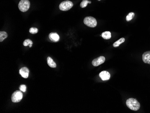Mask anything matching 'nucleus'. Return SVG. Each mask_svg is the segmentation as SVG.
Segmentation results:
<instances>
[{"label": "nucleus", "mask_w": 150, "mask_h": 113, "mask_svg": "<svg viewBox=\"0 0 150 113\" xmlns=\"http://www.w3.org/2000/svg\"><path fill=\"white\" fill-rule=\"evenodd\" d=\"M128 107L132 110L137 111L140 108V104L139 102L134 98H129L126 102Z\"/></svg>", "instance_id": "nucleus-1"}, {"label": "nucleus", "mask_w": 150, "mask_h": 113, "mask_svg": "<svg viewBox=\"0 0 150 113\" xmlns=\"http://www.w3.org/2000/svg\"><path fill=\"white\" fill-rule=\"evenodd\" d=\"M84 23L87 26L91 28H94L97 24L96 19L91 16L86 17L84 19Z\"/></svg>", "instance_id": "nucleus-2"}, {"label": "nucleus", "mask_w": 150, "mask_h": 113, "mask_svg": "<svg viewBox=\"0 0 150 113\" xmlns=\"http://www.w3.org/2000/svg\"><path fill=\"white\" fill-rule=\"evenodd\" d=\"M30 6V2L28 0H21L19 2V9L21 11L23 12L27 11Z\"/></svg>", "instance_id": "nucleus-3"}, {"label": "nucleus", "mask_w": 150, "mask_h": 113, "mask_svg": "<svg viewBox=\"0 0 150 113\" xmlns=\"http://www.w3.org/2000/svg\"><path fill=\"white\" fill-rule=\"evenodd\" d=\"M73 3L69 0H65L62 2L59 6V8L62 11H68L73 7Z\"/></svg>", "instance_id": "nucleus-4"}, {"label": "nucleus", "mask_w": 150, "mask_h": 113, "mask_svg": "<svg viewBox=\"0 0 150 113\" xmlns=\"http://www.w3.org/2000/svg\"><path fill=\"white\" fill-rule=\"evenodd\" d=\"M23 97L22 92L20 90H16L12 95V102L14 103L19 102L21 101Z\"/></svg>", "instance_id": "nucleus-5"}, {"label": "nucleus", "mask_w": 150, "mask_h": 113, "mask_svg": "<svg viewBox=\"0 0 150 113\" xmlns=\"http://www.w3.org/2000/svg\"><path fill=\"white\" fill-rule=\"evenodd\" d=\"M105 57L103 56H101L97 58L94 59V60L92 61V64L94 66L96 67L103 64L105 62Z\"/></svg>", "instance_id": "nucleus-6"}, {"label": "nucleus", "mask_w": 150, "mask_h": 113, "mask_svg": "<svg viewBox=\"0 0 150 113\" xmlns=\"http://www.w3.org/2000/svg\"><path fill=\"white\" fill-rule=\"evenodd\" d=\"M99 77L103 81L108 80L111 77V75L109 72L106 71H103L100 73Z\"/></svg>", "instance_id": "nucleus-7"}, {"label": "nucleus", "mask_w": 150, "mask_h": 113, "mask_svg": "<svg viewBox=\"0 0 150 113\" xmlns=\"http://www.w3.org/2000/svg\"><path fill=\"white\" fill-rule=\"evenodd\" d=\"M29 70L26 67H23L19 70V74L24 79L28 78L29 75Z\"/></svg>", "instance_id": "nucleus-8"}, {"label": "nucleus", "mask_w": 150, "mask_h": 113, "mask_svg": "<svg viewBox=\"0 0 150 113\" xmlns=\"http://www.w3.org/2000/svg\"><path fill=\"white\" fill-rule=\"evenodd\" d=\"M143 60L145 63L150 64V51H147L143 54Z\"/></svg>", "instance_id": "nucleus-9"}, {"label": "nucleus", "mask_w": 150, "mask_h": 113, "mask_svg": "<svg viewBox=\"0 0 150 113\" xmlns=\"http://www.w3.org/2000/svg\"><path fill=\"white\" fill-rule=\"evenodd\" d=\"M49 38L51 41L54 42H58L59 40V36L57 33H51L49 35Z\"/></svg>", "instance_id": "nucleus-10"}, {"label": "nucleus", "mask_w": 150, "mask_h": 113, "mask_svg": "<svg viewBox=\"0 0 150 113\" xmlns=\"http://www.w3.org/2000/svg\"><path fill=\"white\" fill-rule=\"evenodd\" d=\"M47 64H48L49 67L51 68H56V63L53 61L52 58H51L50 57H48L47 58Z\"/></svg>", "instance_id": "nucleus-11"}, {"label": "nucleus", "mask_w": 150, "mask_h": 113, "mask_svg": "<svg viewBox=\"0 0 150 113\" xmlns=\"http://www.w3.org/2000/svg\"><path fill=\"white\" fill-rule=\"evenodd\" d=\"M101 36L103 39L106 40H108L111 38V33L109 31H106L102 33Z\"/></svg>", "instance_id": "nucleus-12"}, {"label": "nucleus", "mask_w": 150, "mask_h": 113, "mask_svg": "<svg viewBox=\"0 0 150 113\" xmlns=\"http://www.w3.org/2000/svg\"><path fill=\"white\" fill-rule=\"evenodd\" d=\"M125 41V39L124 38H121L119 40H117L116 42H114L113 44V46L114 47H118L119 45H120L121 44L123 43Z\"/></svg>", "instance_id": "nucleus-13"}, {"label": "nucleus", "mask_w": 150, "mask_h": 113, "mask_svg": "<svg viewBox=\"0 0 150 113\" xmlns=\"http://www.w3.org/2000/svg\"><path fill=\"white\" fill-rule=\"evenodd\" d=\"M8 35L5 32H0V42H2L4 39L7 38Z\"/></svg>", "instance_id": "nucleus-14"}, {"label": "nucleus", "mask_w": 150, "mask_h": 113, "mask_svg": "<svg viewBox=\"0 0 150 113\" xmlns=\"http://www.w3.org/2000/svg\"><path fill=\"white\" fill-rule=\"evenodd\" d=\"M32 42L30 39H26L25 40L23 43V45L25 46H27L29 45L30 47H31L32 45Z\"/></svg>", "instance_id": "nucleus-15"}, {"label": "nucleus", "mask_w": 150, "mask_h": 113, "mask_svg": "<svg viewBox=\"0 0 150 113\" xmlns=\"http://www.w3.org/2000/svg\"><path fill=\"white\" fill-rule=\"evenodd\" d=\"M135 16V14L134 12H130L126 16V21L129 22L131 21L132 19L134 18V17Z\"/></svg>", "instance_id": "nucleus-16"}, {"label": "nucleus", "mask_w": 150, "mask_h": 113, "mask_svg": "<svg viewBox=\"0 0 150 113\" xmlns=\"http://www.w3.org/2000/svg\"><path fill=\"white\" fill-rule=\"evenodd\" d=\"M91 3V2L90 1L88 0H83L80 3V6L81 7L84 8L86 7L88 4H89V3L90 4Z\"/></svg>", "instance_id": "nucleus-17"}, {"label": "nucleus", "mask_w": 150, "mask_h": 113, "mask_svg": "<svg viewBox=\"0 0 150 113\" xmlns=\"http://www.w3.org/2000/svg\"><path fill=\"white\" fill-rule=\"evenodd\" d=\"M38 32V28H30V29H29V32L32 34H37Z\"/></svg>", "instance_id": "nucleus-18"}, {"label": "nucleus", "mask_w": 150, "mask_h": 113, "mask_svg": "<svg viewBox=\"0 0 150 113\" xmlns=\"http://www.w3.org/2000/svg\"><path fill=\"white\" fill-rule=\"evenodd\" d=\"M26 86L25 85H22L19 87L20 90L24 92L26 91Z\"/></svg>", "instance_id": "nucleus-19"}, {"label": "nucleus", "mask_w": 150, "mask_h": 113, "mask_svg": "<svg viewBox=\"0 0 150 113\" xmlns=\"http://www.w3.org/2000/svg\"><path fill=\"white\" fill-rule=\"evenodd\" d=\"M98 0V1H100V0Z\"/></svg>", "instance_id": "nucleus-20"}]
</instances>
